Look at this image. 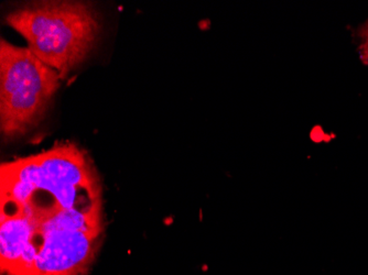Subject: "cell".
<instances>
[{
	"label": "cell",
	"instance_id": "obj_1",
	"mask_svg": "<svg viewBox=\"0 0 368 275\" xmlns=\"http://www.w3.org/2000/svg\"><path fill=\"white\" fill-rule=\"evenodd\" d=\"M44 64L66 78L84 63L100 33L99 15L87 1L42 0L24 2L6 15Z\"/></svg>",
	"mask_w": 368,
	"mask_h": 275
},
{
	"label": "cell",
	"instance_id": "obj_2",
	"mask_svg": "<svg viewBox=\"0 0 368 275\" xmlns=\"http://www.w3.org/2000/svg\"><path fill=\"white\" fill-rule=\"evenodd\" d=\"M1 174L32 184L33 193L20 209L35 221L72 208L101 212L96 171L85 152L74 144L56 145L38 155L3 163Z\"/></svg>",
	"mask_w": 368,
	"mask_h": 275
},
{
	"label": "cell",
	"instance_id": "obj_3",
	"mask_svg": "<svg viewBox=\"0 0 368 275\" xmlns=\"http://www.w3.org/2000/svg\"><path fill=\"white\" fill-rule=\"evenodd\" d=\"M60 74L29 47L0 41V128L7 141L25 135L41 123L55 93Z\"/></svg>",
	"mask_w": 368,
	"mask_h": 275
},
{
	"label": "cell",
	"instance_id": "obj_4",
	"mask_svg": "<svg viewBox=\"0 0 368 275\" xmlns=\"http://www.w3.org/2000/svg\"><path fill=\"white\" fill-rule=\"evenodd\" d=\"M101 232L36 227L32 241L38 249L33 275H80L95 258Z\"/></svg>",
	"mask_w": 368,
	"mask_h": 275
},
{
	"label": "cell",
	"instance_id": "obj_5",
	"mask_svg": "<svg viewBox=\"0 0 368 275\" xmlns=\"http://www.w3.org/2000/svg\"><path fill=\"white\" fill-rule=\"evenodd\" d=\"M0 259L1 270L10 275L22 258L36 230V222L23 215H15L0 220Z\"/></svg>",
	"mask_w": 368,
	"mask_h": 275
},
{
	"label": "cell",
	"instance_id": "obj_6",
	"mask_svg": "<svg viewBox=\"0 0 368 275\" xmlns=\"http://www.w3.org/2000/svg\"><path fill=\"white\" fill-rule=\"evenodd\" d=\"M363 35H364V39H365L364 49L366 51V54L368 55V26H365L363 29Z\"/></svg>",
	"mask_w": 368,
	"mask_h": 275
},
{
	"label": "cell",
	"instance_id": "obj_7",
	"mask_svg": "<svg viewBox=\"0 0 368 275\" xmlns=\"http://www.w3.org/2000/svg\"><path fill=\"white\" fill-rule=\"evenodd\" d=\"M366 26H368V22H367V24H366Z\"/></svg>",
	"mask_w": 368,
	"mask_h": 275
}]
</instances>
